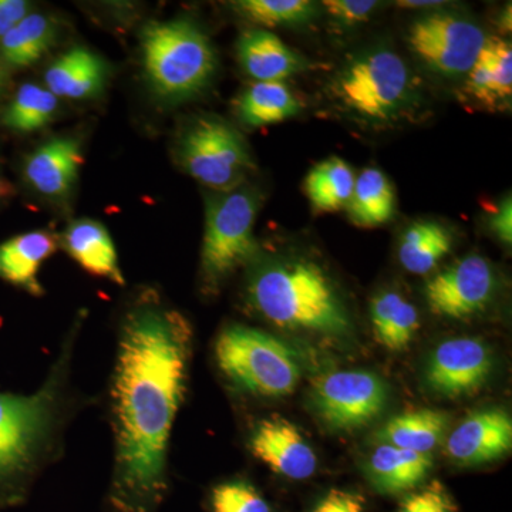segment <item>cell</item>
I'll return each instance as SVG.
<instances>
[{
  "label": "cell",
  "instance_id": "3",
  "mask_svg": "<svg viewBox=\"0 0 512 512\" xmlns=\"http://www.w3.org/2000/svg\"><path fill=\"white\" fill-rule=\"evenodd\" d=\"M141 50L154 93L170 103L200 94L217 69L210 39L191 20L148 23L141 35Z\"/></svg>",
  "mask_w": 512,
  "mask_h": 512
},
{
  "label": "cell",
  "instance_id": "31",
  "mask_svg": "<svg viewBox=\"0 0 512 512\" xmlns=\"http://www.w3.org/2000/svg\"><path fill=\"white\" fill-rule=\"evenodd\" d=\"M211 504L214 512H271L262 495L241 481L215 487Z\"/></svg>",
  "mask_w": 512,
  "mask_h": 512
},
{
  "label": "cell",
  "instance_id": "21",
  "mask_svg": "<svg viewBox=\"0 0 512 512\" xmlns=\"http://www.w3.org/2000/svg\"><path fill=\"white\" fill-rule=\"evenodd\" d=\"M467 90L474 99L494 107L512 96V49L504 39H488L473 69L467 73Z\"/></svg>",
  "mask_w": 512,
  "mask_h": 512
},
{
  "label": "cell",
  "instance_id": "10",
  "mask_svg": "<svg viewBox=\"0 0 512 512\" xmlns=\"http://www.w3.org/2000/svg\"><path fill=\"white\" fill-rule=\"evenodd\" d=\"M386 386L362 370H340L316 380V412L335 430H356L376 419L386 406Z\"/></svg>",
  "mask_w": 512,
  "mask_h": 512
},
{
  "label": "cell",
  "instance_id": "26",
  "mask_svg": "<svg viewBox=\"0 0 512 512\" xmlns=\"http://www.w3.org/2000/svg\"><path fill=\"white\" fill-rule=\"evenodd\" d=\"M377 342L392 352L409 348L420 328V318L412 303L396 292L377 295L370 308Z\"/></svg>",
  "mask_w": 512,
  "mask_h": 512
},
{
  "label": "cell",
  "instance_id": "11",
  "mask_svg": "<svg viewBox=\"0 0 512 512\" xmlns=\"http://www.w3.org/2000/svg\"><path fill=\"white\" fill-rule=\"evenodd\" d=\"M495 288L497 279L490 262L480 255H468L434 275L424 295L434 315L461 320L485 311Z\"/></svg>",
  "mask_w": 512,
  "mask_h": 512
},
{
  "label": "cell",
  "instance_id": "35",
  "mask_svg": "<svg viewBox=\"0 0 512 512\" xmlns=\"http://www.w3.org/2000/svg\"><path fill=\"white\" fill-rule=\"evenodd\" d=\"M29 3L23 0H0V37L18 26L29 15Z\"/></svg>",
  "mask_w": 512,
  "mask_h": 512
},
{
  "label": "cell",
  "instance_id": "1",
  "mask_svg": "<svg viewBox=\"0 0 512 512\" xmlns=\"http://www.w3.org/2000/svg\"><path fill=\"white\" fill-rule=\"evenodd\" d=\"M191 329L180 313L140 303L121 328L113 382L117 504L146 512L165 487L168 441L183 402Z\"/></svg>",
  "mask_w": 512,
  "mask_h": 512
},
{
  "label": "cell",
  "instance_id": "25",
  "mask_svg": "<svg viewBox=\"0 0 512 512\" xmlns=\"http://www.w3.org/2000/svg\"><path fill=\"white\" fill-rule=\"evenodd\" d=\"M350 220L363 228H375L392 220L396 194L383 171L366 168L356 177L352 197L346 205Z\"/></svg>",
  "mask_w": 512,
  "mask_h": 512
},
{
  "label": "cell",
  "instance_id": "32",
  "mask_svg": "<svg viewBox=\"0 0 512 512\" xmlns=\"http://www.w3.org/2000/svg\"><path fill=\"white\" fill-rule=\"evenodd\" d=\"M397 512H457V505L439 480L407 495Z\"/></svg>",
  "mask_w": 512,
  "mask_h": 512
},
{
  "label": "cell",
  "instance_id": "28",
  "mask_svg": "<svg viewBox=\"0 0 512 512\" xmlns=\"http://www.w3.org/2000/svg\"><path fill=\"white\" fill-rule=\"evenodd\" d=\"M56 33L52 19L32 13L2 37L3 57L12 66H32L49 52L56 42Z\"/></svg>",
  "mask_w": 512,
  "mask_h": 512
},
{
  "label": "cell",
  "instance_id": "27",
  "mask_svg": "<svg viewBox=\"0 0 512 512\" xmlns=\"http://www.w3.org/2000/svg\"><path fill=\"white\" fill-rule=\"evenodd\" d=\"M356 175L342 158L330 157L312 168L305 180V191L316 211L335 212L348 205Z\"/></svg>",
  "mask_w": 512,
  "mask_h": 512
},
{
  "label": "cell",
  "instance_id": "14",
  "mask_svg": "<svg viewBox=\"0 0 512 512\" xmlns=\"http://www.w3.org/2000/svg\"><path fill=\"white\" fill-rule=\"evenodd\" d=\"M512 448V420L503 409L470 414L450 434L446 453L460 466H478L507 456Z\"/></svg>",
  "mask_w": 512,
  "mask_h": 512
},
{
  "label": "cell",
  "instance_id": "33",
  "mask_svg": "<svg viewBox=\"0 0 512 512\" xmlns=\"http://www.w3.org/2000/svg\"><path fill=\"white\" fill-rule=\"evenodd\" d=\"M322 5L339 25L355 26L369 19L380 3L373 0H325Z\"/></svg>",
  "mask_w": 512,
  "mask_h": 512
},
{
  "label": "cell",
  "instance_id": "17",
  "mask_svg": "<svg viewBox=\"0 0 512 512\" xmlns=\"http://www.w3.org/2000/svg\"><path fill=\"white\" fill-rule=\"evenodd\" d=\"M107 74V64L97 53L73 47L46 70V89L63 99H89L103 90Z\"/></svg>",
  "mask_w": 512,
  "mask_h": 512
},
{
  "label": "cell",
  "instance_id": "38",
  "mask_svg": "<svg viewBox=\"0 0 512 512\" xmlns=\"http://www.w3.org/2000/svg\"><path fill=\"white\" fill-rule=\"evenodd\" d=\"M501 30L504 32H511V5H508L501 13L500 20H498Z\"/></svg>",
  "mask_w": 512,
  "mask_h": 512
},
{
  "label": "cell",
  "instance_id": "36",
  "mask_svg": "<svg viewBox=\"0 0 512 512\" xmlns=\"http://www.w3.org/2000/svg\"><path fill=\"white\" fill-rule=\"evenodd\" d=\"M490 227L497 238L505 245L512 244V204L511 198H504L490 217Z\"/></svg>",
  "mask_w": 512,
  "mask_h": 512
},
{
  "label": "cell",
  "instance_id": "23",
  "mask_svg": "<svg viewBox=\"0 0 512 512\" xmlns=\"http://www.w3.org/2000/svg\"><path fill=\"white\" fill-rule=\"evenodd\" d=\"M301 110V101L285 82H255L237 103L239 120L249 127L282 123Z\"/></svg>",
  "mask_w": 512,
  "mask_h": 512
},
{
  "label": "cell",
  "instance_id": "24",
  "mask_svg": "<svg viewBox=\"0 0 512 512\" xmlns=\"http://www.w3.org/2000/svg\"><path fill=\"white\" fill-rule=\"evenodd\" d=\"M453 249V235L437 221H416L399 245L400 264L414 275L433 271Z\"/></svg>",
  "mask_w": 512,
  "mask_h": 512
},
{
  "label": "cell",
  "instance_id": "39",
  "mask_svg": "<svg viewBox=\"0 0 512 512\" xmlns=\"http://www.w3.org/2000/svg\"><path fill=\"white\" fill-rule=\"evenodd\" d=\"M9 192V184L6 183V181L3 180L2 175H0V200H3V198L8 197Z\"/></svg>",
  "mask_w": 512,
  "mask_h": 512
},
{
  "label": "cell",
  "instance_id": "7",
  "mask_svg": "<svg viewBox=\"0 0 512 512\" xmlns=\"http://www.w3.org/2000/svg\"><path fill=\"white\" fill-rule=\"evenodd\" d=\"M178 160L192 178L217 192L241 187L255 168L244 137L215 117L192 121L178 143Z\"/></svg>",
  "mask_w": 512,
  "mask_h": 512
},
{
  "label": "cell",
  "instance_id": "13",
  "mask_svg": "<svg viewBox=\"0 0 512 512\" xmlns=\"http://www.w3.org/2000/svg\"><path fill=\"white\" fill-rule=\"evenodd\" d=\"M249 447L265 466L289 480H306L318 467V457L301 431L281 416L262 420L252 433Z\"/></svg>",
  "mask_w": 512,
  "mask_h": 512
},
{
  "label": "cell",
  "instance_id": "2",
  "mask_svg": "<svg viewBox=\"0 0 512 512\" xmlns=\"http://www.w3.org/2000/svg\"><path fill=\"white\" fill-rule=\"evenodd\" d=\"M248 298L256 312L279 328L323 335H345L352 328L329 276L306 259L259 266L249 279Z\"/></svg>",
  "mask_w": 512,
  "mask_h": 512
},
{
  "label": "cell",
  "instance_id": "20",
  "mask_svg": "<svg viewBox=\"0 0 512 512\" xmlns=\"http://www.w3.org/2000/svg\"><path fill=\"white\" fill-rule=\"evenodd\" d=\"M431 467V454L382 444L367 461V476L382 493L400 494L419 487L429 476Z\"/></svg>",
  "mask_w": 512,
  "mask_h": 512
},
{
  "label": "cell",
  "instance_id": "19",
  "mask_svg": "<svg viewBox=\"0 0 512 512\" xmlns=\"http://www.w3.org/2000/svg\"><path fill=\"white\" fill-rule=\"evenodd\" d=\"M63 245L74 261L90 274L110 279L114 284H124L113 239L100 222L87 218L72 222L64 231Z\"/></svg>",
  "mask_w": 512,
  "mask_h": 512
},
{
  "label": "cell",
  "instance_id": "6",
  "mask_svg": "<svg viewBox=\"0 0 512 512\" xmlns=\"http://www.w3.org/2000/svg\"><path fill=\"white\" fill-rule=\"evenodd\" d=\"M258 210V194L242 185L207 197L201 269L210 288L220 285L258 254L254 234Z\"/></svg>",
  "mask_w": 512,
  "mask_h": 512
},
{
  "label": "cell",
  "instance_id": "16",
  "mask_svg": "<svg viewBox=\"0 0 512 512\" xmlns=\"http://www.w3.org/2000/svg\"><path fill=\"white\" fill-rule=\"evenodd\" d=\"M237 52L242 69L255 82H284L309 67L305 57L265 29L242 33Z\"/></svg>",
  "mask_w": 512,
  "mask_h": 512
},
{
  "label": "cell",
  "instance_id": "18",
  "mask_svg": "<svg viewBox=\"0 0 512 512\" xmlns=\"http://www.w3.org/2000/svg\"><path fill=\"white\" fill-rule=\"evenodd\" d=\"M59 241L52 232L32 231L16 235L0 244V279L33 295L43 292L39 271L55 254Z\"/></svg>",
  "mask_w": 512,
  "mask_h": 512
},
{
  "label": "cell",
  "instance_id": "5",
  "mask_svg": "<svg viewBox=\"0 0 512 512\" xmlns=\"http://www.w3.org/2000/svg\"><path fill=\"white\" fill-rule=\"evenodd\" d=\"M333 90L346 110L373 123L399 119L413 99L409 67L396 52L384 47L350 60Z\"/></svg>",
  "mask_w": 512,
  "mask_h": 512
},
{
  "label": "cell",
  "instance_id": "8",
  "mask_svg": "<svg viewBox=\"0 0 512 512\" xmlns=\"http://www.w3.org/2000/svg\"><path fill=\"white\" fill-rule=\"evenodd\" d=\"M487 42L483 29L466 16L431 12L414 20L407 43L434 73L458 77L473 69Z\"/></svg>",
  "mask_w": 512,
  "mask_h": 512
},
{
  "label": "cell",
  "instance_id": "15",
  "mask_svg": "<svg viewBox=\"0 0 512 512\" xmlns=\"http://www.w3.org/2000/svg\"><path fill=\"white\" fill-rule=\"evenodd\" d=\"M83 161L79 141L72 137L53 138L26 158V181L45 197L62 198L76 183Z\"/></svg>",
  "mask_w": 512,
  "mask_h": 512
},
{
  "label": "cell",
  "instance_id": "29",
  "mask_svg": "<svg viewBox=\"0 0 512 512\" xmlns=\"http://www.w3.org/2000/svg\"><path fill=\"white\" fill-rule=\"evenodd\" d=\"M242 18L265 28H293L312 22L318 5L311 0H241L232 3Z\"/></svg>",
  "mask_w": 512,
  "mask_h": 512
},
{
  "label": "cell",
  "instance_id": "30",
  "mask_svg": "<svg viewBox=\"0 0 512 512\" xmlns=\"http://www.w3.org/2000/svg\"><path fill=\"white\" fill-rule=\"evenodd\" d=\"M57 110V97L46 87L26 83L16 93L3 116V123L19 133H33L45 127Z\"/></svg>",
  "mask_w": 512,
  "mask_h": 512
},
{
  "label": "cell",
  "instance_id": "37",
  "mask_svg": "<svg viewBox=\"0 0 512 512\" xmlns=\"http://www.w3.org/2000/svg\"><path fill=\"white\" fill-rule=\"evenodd\" d=\"M396 5H399V8L403 9H430L440 8L441 5H444V2H416V0H402V2H397Z\"/></svg>",
  "mask_w": 512,
  "mask_h": 512
},
{
  "label": "cell",
  "instance_id": "4",
  "mask_svg": "<svg viewBox=\"0 0 512 512\" xmlns=\"http://www.w3.org/2000/svg\"><path fill=\"white\" fill-rule=\"evenodd\" d=\"M215 357L231 382L256 396H288L301 379L298 360L282 340L247 326L222 330Z\"/></svg>",
  "mask_w": 512,
  "mask_h": 512
},
{
  "label": "cell",
  "instance_id": "34",
  "mask_svg": "<svg viewBox=\"0 0 512 512\" xmlns=\"http://www.w3.org/2000/svg\"><path fill=\"white\" fill-rule=\"evenodd\" d=\"M365 508L362 495L332 488L311 512H365Z\"/></svg>",
  "mask_w": 512,
  "mask_h": 512
},
{
  "label": "cell",
  "instance_id": "12",
  "mask_svg": "<svg viewBox=\"0 0 512 512\" xmlns=\"http://www.w3.org/2000/svg\"><path fill=\"white\" fill-rule=\"evenodd\" d=\"M493 369L490 350L481 340H446L434 350L426 369L430 389L447 397L474 396L483 389Z\"/></svg>",
  "mask_w": 512,
  "mask_h": 512
},
{
  "label": "cell",
  "instance_id": "22",
  "mask_svg": "<svg viewBox=\"0 0 512 512\" xmlns=\"http://www.w3.org/2000/svg\"><path fill=\"white\" fill-rule=\"evenodd\" d=\"M447 427V413L429 409L416 410L399 414L387 421L379 433V439L389 446L430 454L446 436Z\"/></svg>",
  "mask_w": 512,
  "mask_h": 512
},
{
  "label": "cell",
  "instance_id": "9",
  "mask_svg": "<svg viewBox=\"0 0 512 512\" xmlns=\"http://www.w3.org/2000/svg\"><path fill=\"white\" fill-rule=\"evenodd\" d=\"M55 392L46 386L32 396L0 393V480L23 473L46 437Z\"/></svg>",
  "mask_w": 512,
  "mask_h": 512
}]
</instances>
